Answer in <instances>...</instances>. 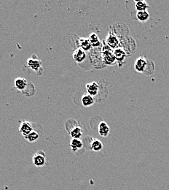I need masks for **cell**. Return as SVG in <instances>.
Returning a JSON list of instances; mask_svg holds the SVG:
<instances>
[{
    "label": "cell",
    "mask_w": 169,
    "mask_h": 190,
    "mask_svg": "<svg viewBox=\"0 0 169 190\" xmlns=\"http://www.w3.org/2000/svg\"><path fill=\"white\" fill-rule=\"evenodd\" d=\"M154 65L153 61H147V59H145L144 57L141 56L139 58L137 59V60L136 61L134 65L135 70L138 72H143V73L146 74V71L147 68L151 66Z\"/></svg>",
    "instance_id": "6da1fadb"
},
{
    "label": "cell",
    "mask_w": 169,
    "mask_h": 190,
    "mask_svg": "<svg viewBox=\"0 0 169 190\" xmlns=\"http://www.w3.org/2000/svg\"><path fill=\"white\" fill-rule=\"evenodd\" d=\"M33 164L36 167H43L46 164V155L43 151H38L32 158Z\"/></svg>",
    "instance_id": "7a4b0ae2"
},
{
    "label": "cell",
    "mask_w": 169,
    "mask_h": 190,
    "mask_svg": "<svg viewBox=\"0 0 169 190\" xmlns=\"http://www.w3.org/2000/svg\"><path fill=\"white\" fill-rule=\"evenodd\" d=\"M102 55H103V59L106 64L107 65H115L116 62V59L114 55V53H112L110 51V47H106V48H103L102 50Z\"/></svg>",
    "instance_id": "3957f363"
},
{
    "label": "cell",
    "mask_w": 169,
    "mask_h": 190,
    "mask_svg": "<svg viewBox=\"0 0 169 190\" xmlns=\"http://www.w3.org/2000/svg\"><path fill=\"white\" fill-rule=\"evenodd\" d=\"M27 65L29 66V67H30L33 70H35L36 72L39 71L40 70H42L41 61H40V59H38L36 56H33L28 59Z\"/></svg>",
    "instance_id": "277c9868"
},
{
    "label": "cell",
    "mask_w": 169,
    "mask_h": 190,
    "mask_svg": "<svg viewBox=\"0 0 169 190\" xmlns=\"http://www.w3.org/2000/svg\"><path fill=\"white\" fill-rule=\"evenodd\" d=\"M33 131V127H32V124L29 121H23L21 122L20 128H19V132L22 134L23 136H27L31 132Z\"/></svg>",
    "instance_id": "5b68a950"
},
{
    "label": "cell",
    "mask_w": 169,
    "mask_h": 190,
    "mask_svg": "<svg viewBox=\"0 0 169 190\" xmlns=\"http://www.w3.org/2000/svg\"><path fill=\"white\" fill-rule=\"evenodd\" d=\"M86 90L88 95L92 96V97L97 95L98 91H99V84L95 81L87 84H86Z\"/></svg>",
    "instance_id": "8992f818"
},
{
    "label": "cell",
    "mask_w": 169,
    "mask_h": 190,
    "mask_svg": "<svg viewBox=\"0 0 169 190\" xmlns=\"http://www.w3.org/2000/svg\"><path fill=\"white\" fill-rule=\"evenodd\" d=\"M110 132V128L105 121H101L98 124V133L101 137H107Z\"/></svg>",
    "instance_id": "52a82bcc"
},
{
    "label": "cell",
    "mask_w": 169,
    "mask_h": 190,
    "mask_svg": "<svg viewBox=\"0 0 169 190\" xmlns=\"http://www.w3.org/2000/svg\"><path fill=\"white\" fill-rule=\"evenodd\" d=\"M73 59L76 62H82V61H85V59H86V53H85V52L82 49L78 48L77 50H76L73 53Z\"/></svg>",
    "instance_id": "ba28073f"
},
{
    "label": "cell",
    "mask_w": 169,
    "mask_h": 190,
    "mask_svg": "<svg viewBox=\"0 0 169 190\" xmlns=\"http://www.w3.org/2000/svg\"><path fill=\"white\" fill-rule=\"evenodd\" d=\"M106 42L111 48H115L119 45V40L114 35H109L106 40Z\"/></svg>",
    "instance_id": "9c48e42d"
},
{
    "label": "cell",
    "mask_w": 169,
    "mask_h": 190,
    "mask_svg": "<svg viewBox=\"0 0 169 190\" xmlns=\"http://www.w3.org/2000/svg\"><path fill=\"white\" fill-rule=\"evenodd\" d=\"M27 80L23 78H18L15 80V86L17 89L23 91L27 86Z\"/></svg>",
    "instance_id": "30bf717a"
},
{
    "label": "cell",
    "mask_w": 169,
    "mask_h": 190,
    "mask_svg": "<svg viewBox=\"0 0 169 190\" xmlns=\"http://www.w3.org/2000/svg\"><path fill=\"white\" fill-rule=\"evenodd\" d=\"M149 7L148 3L145 1H136L135 2V8H136V11L142 12V11H147V10Z\"/></svg>",
    "instance_id": "8fae6325"
},
{
    "label": "cell",
    "mask_w": 169,
    "mask_h": 190,
    "mask_svg": "<svg viewBox=\"0 0 169 190\" xmlns=\"http://www.w3.org/2000/svg\"><path fill=\"white\" fill-rule=\"evenodd\" d=\"M79 44H80V46L81 47V48H82L84 51H89L92 47L91 42H90L89 39H87V38H85V37L80 38V40H79Z\"/></svg>",
    "instance_id": "7c38bea8"
},
{
    "label": "cell",
    "mask_w": 169,
    "mask_h": 190,
    "mask_svg": "<svg viewBox=\"0 0 169 190\" xmlns=\"http://www.w3.org/2000/svg\"><path fill=\"white\" fill-rule=\"evenodd\" d=\"M82 146L83 144L80 139H72L70 143V147L74 153H76L79 149H82Z\"/></svg>",
    "instance_id": "4fadbf2b"
},
{
    "label": "cell",
    "mask_w": 169,
    "mask_h": 190,
    "mask_svg": "<svg viewBox=\"0 0 169 190\" xmlns=\"http://www.w3.org/2000/svg\"><path fill=\"white\" fill-rule=\"evenodd\" d=\"M104 148V145L101 141L98 139H93L91 142V149L94 151H100Z\"/></svg>",
    "instance_id": "5bb4252c"
},
{
    "label": "cell",
    "mask_w": 169,
    "mask_h": 190,
    "mask_svg": "<svg viewBox=\"0 0 169 190\" xmlns=\"http://www.w3.org/2000/svg\"><path fill=\"white\" fill-rule=\"evenodd\" d=\"M81 102L84 107H89L94 103V100L93 97L90 95H85L81 99Z\"/></svg>",
    "instance_id": "9a60e30c"
},
{
    "label": "cell",
    "mask_w": 169,
    "mask_h": 190,
    "mask_svg": "<svg viewBox=\"0 0 169 190\" xmlns=\"http://www.w3.org/2000/svg\"><path fill=\"white\" fill-rule=\"evenodd\" d=\"M82 134V129L80 127H76L73 128L70 132V135L72 139H80Z\"/></svg>",
    "instance_id": "2e32d148"
},
{
    "label": "cell",
    "mask_w": 169,
    "mask_h": 190,
    "mask_svg": "<svg viewBox=\"0 0 169 190\" xmlns=\"http://www.w3.org/2000/svg\"><path fill=\"white\" fill-rule=\"evenodd\" d=\"M114 55L116 60L117 61H119V62L123 61L126 56V53H125V51L121 48L116 49V50L114 51Z\"/></svg>",
    "instance_id": "e0dca14e"
},
{
    "label": "cell",
    "mask_w": 169,
    "mask_h": 190,
    "mask_svg": "<svg viewBox=\"0 0 169 190\" xmlns=\"http://www.w3.org/2000/svg\"><path fill=\"white\" fill-rule=\"evenodd\" d=\"M89 40L92 47H98L100 46V40L96 33H92L89 36Z\"/></svg>",
    "instance_id": "ac0fdd59"
},
{
    "label": "cell",
    "mask_w": 169,
    "mask_h": 190,
    "mask_svg": "<svg viewBox=\"0 0 169 190\" xmlns=\"http://www.w3.org/2000/svg\"><path fill=\"white\" fill-rule=\"evenodd\" d=\"M149 18V14L147 11H142V12H137L136 13V18L138 21H141V22H145L148 20Z\"/></svg>",
    "instance_id": "d6986e66"
},
{
    "label": "cell",
    "mask_w": 169,
    "mask_h": 190,
    "mask_svg": "<svg viewBox=\"0 0 169 190\" xmlns=\"http://www.w3.org/2000/svg\"><path fill=\"white\" fill-rule=\"evenodd\" d=\"M39 138H40L39 133H38L37 132L35 131V130H33L31 133H30L29 134H28L27 136H26L25 137V138L28 140V141H29L31 143L37 141V140L39 139Z\"/></svg>",
    "instance_id": "ffe728a7"
}]
</instances>
